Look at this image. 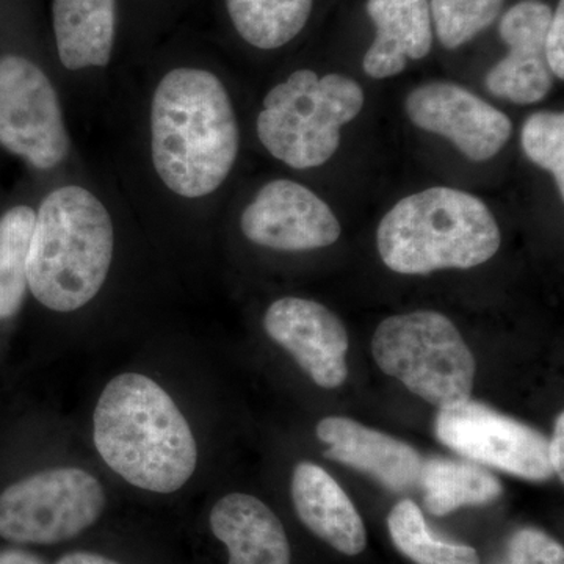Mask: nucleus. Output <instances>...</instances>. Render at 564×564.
Listing matches in <instances>:
<instances>
[{"instance_id":"obj_20","label":"nucleus","mask_w":564,"mask_h":564,"mask_svg":"<svg viewBox=\"0 0 564 564\" xmlns=\"http://www.w3.org/2000/svg\"><path fill=\"white\" fill-rule=\"evenodd\" d=\"M237 33L258 50H278L306 28L314 0H226Z\"/></svg>"},{"instance_id":"obj_3","label":"nucleus","mask_w":564,"mask_h":564,"mask_svg":"<svg viewBox=\"0 0 564 564\" xmlns=\"http://www.w3.org/2000/svg\"><path fill=\"white\" fill-rule=\"evenodd\" d=\"M113 248V221L106 206L79 185L57 188L43 199L35 215L29 289L55 313L80 310L101 291Z\"/></svg>"},{"instance_id":"obj_28","label":"nucleus","mask_w":564,"mask_h":564,"mask_svg":"<svg viewBox=\"0 0 564 564\" xmlns=\"http://www.w3.org/2000/svg\"><path fill=\"white\" fill-rule=\"evenodd\" d=\"M55 564H121L109 558V556L95 554V552H69L63 555Z\"/></svg>"},{"instance_id":"obj_14","label":"nucleus","mask_w":564,"mask_h":564,"mask_svg":"<svg viewBox=\"0 0 564 564\" xmlns=\"http://www.w3.org/2000/svg\"><path fill=\"white\" fill-rule=\"evenodd\" d=\"M317 436L328 445L325 458L361 470L393 491L419 484L423 459L403 441L347 417L323 419Z\"/></svg>"},{"instance_id":"obj_21","label":"nucleus","mask_w":564,"mask_h":564,"mask_svg":"<svg viewBox=\"0 0 564 564\" xmlns=\"http://www.w3.org/2000/svg\"><path fill=\"white\" fill-rule=\"evenodd\" d=\"M35 210L17 206L0 217V321L20 313L28 291V259Z\"/></svg>"},{"instance_id":"obj_1","label":"nucleus","mask_w":564,"mask_h":564,"mask_svg":"<svg viewBox=\"0 0 564 564\" xmlns=\"http://www.w3.org/2000/svg\"><path fill=\"white\" fill-rule=\"evenodd\" d=\"M239 124L225 85L210 70L177 68L162 77L151 106V150L163 184L182 198L221 187L237 161Z\"/></svg>"},{"instance_id":"obj_12","label":"nucleus","mask_w":564,"mask_h":564,"mask_svg":"<svg viewBox=\"0 0 564 564\" xmlns=\"http://www.w3.org/2000/svg\"><path fill=\"white\" fill-rule=\"evenodd\" d=\"M263 328L291 352L315 384L334 389L347 380V329L328 307L285 296L267 310Z\"/></svg>"},{"instance_id":"obj_2","label":"nucleus","mask_w":564,"mask_h":564,"mask_svg":"<svg viewBox=\"0 0 564 564\" xmlns=\"http://www.w3.org/2000/svg\"><path fill=\"white\" fill-rule=\"evenodd\" d=\"M93 425L104 462L137 488L176 492L195 473L191 425L165 389L144 375L115 377L99 397Z\"/></svg>"},{"instance_id":"obj_24","label":"nucleus","mask_w":564,"mask_h":564,"mask_svg":"<svg viewBox=\"0 0 564 564\" xmlns=\"http://www.w3.org/2000/svg\"><path fill=\"white\" fill-rule=\"evenodd\" d=\"M521 147L534 165L554 176L560 198H564V115L540 110L527 118Z\"/></svg>"},{"instance_id":"obj_22","label":"nucleus","mask_w":564,"mask_h":564,"mask_svg":"<svg viewBox=\"0 0 564 564\" xmlns=\"http://www.w3.org/2000/svg\"><path fill=\"white\" fill-rule=\"evenodd\" d=\"M393 545L415 564H480V556L469 545L437 540L413 500H402L388 518Z\"/></svg>"},{"instance_id":"obj_15","label":"nucleus","mask_w":564,"mask_h":564,"mask_svg":"<svg viewBox=\"0 0 564 564\" xmlns=\"http://www.w3.org/2000/svg\"><path fill=\"white\" fill-rule=\"evenodd\" d=\"M377 36L364 55L362 68L372 79H389L422 61L433 46L430 0H367Z\"/></svg>"},{"instance_id":"obj_26","label":"nucleus","mask_w":564,"mask_h":564,"mask_svg":"<svg viewBox=\"0 0 564 564\" xmlns=\"http://www.w3.org/2000/svg\"><path fill=\"white\" fill-rule=\"evenodd\" d=\"M544 55L549 69L558 77L564 79V0H558V6L552 14L551 24H549L547 33H545Z\"/></svg>"},{"instance_id":"obj_16","label":"nucleus","mask_w":564,"mask_h":564,"mask_svg":"<svg viewBox=\"0 0 564 564\" xmlns=\"http://www.w3.org/2000/svg\"><path fill=\"white\" fill-rule=\"evenodd\" d=\"M292 499L307 529L344 555H359L367 545L366 525L340 485L313 463L295 467Z\"/></svg>"},{"instance_id":"obj_27","label":"nucleus","mask_w":564,"mask_h":564,"mask_svg":"<svg viewBox=\"0 0 564 564\" xmlns=\"http://www.w3.org/2000/svg\"><path fill=\"white\" fill-rule=\"evenodd\" d=\"M564 415H558L555 423V432L552 441H549V459H551L554 474L558 475L560 480L564 481Z\"/></svg>"},{"instance_id":"obj_4","label":"nucleus","mask_w":564,"mask_h":564,"mask_svg":"<svg viewBox=\"0 0 564 564\" xmlns=\"http://www.w3.org/2000/svg\"><path fill=\"white\" fill-rule=\"evenodd\" d=\"M500 243L489 207L451 187L426 188L400 199L377 231L384 265L400 274L474 269L494 258Z\"/></svg>"},{"instance_id":"obj_25","label":"nucleus","mask_w":564,"mask_h":564,"mask_svg":"<svg viewBox=\"0 0 564 564\" xmlns=\"http://www.w3.org/2000/svg\"><path fill=\"white\" fill-rule=\"evenodd\" d=\"M505 564H564V549L541 530H518L508 541Z\"/></svg>"},{"instance_id":"obj_9","label":"nucleus","mask_w":564,"mask_h":564,"mask_svg":"<svg viewBox=\"0 0 564 564\" xmlns=\"http://www.w3.org/2000/svg\"><path fill=\"white\" fill-rule=\"evenodd\" d=\"M434 432L441 443L470 462L530 481H545L554 475L543 434L486 404L469 399L441 408Z\"/></svg>"},{"instance_id":"obj_10","label":"nucleus","mask_w":564,"mask_h":564,"mask_svg":"<svg viewBox=\"0 0 564 564\" xmlns=\"http://www.w3.org/2000/svg\"><path fill=\"white\" fill-rule=\"evenodd\" d=\"M404 109L415 128L451 140L473 162L496 158L513 132L503 111L454 82L419 85Z\"/></svg>"},{"instance_id":"obj_11","label":"nucleus","mask_w":564,"mask_h":564,"mask_svg":"<svg viewBox=\"0 0 564 564\" xmlns=\"http://www.w3.org/2000/svg\"><path fill=\"white\" fill-rule=\"evenodd\" d=\"M240 228L250 242L276 251L332 247L343 234L332 207L306 185L289 180L263 185L245 207Z\"/></svg>"},{"instance_id":"obj_13","label":"nucleus","mask_w":564,"mask_h":564,"mask_svg":"<svg viewBox=\"0 0 564 564\" xmlns=\"http://www.w3.org/2000/svg\"><path fill=\"white\" fill-rule=\"evenodd\" d=\"M552 14L543 0H521L503 14L499 33L510 52L486 74V90L492 96L532 106L551 93L554 74L545 62L544 41Z\"/></svg>"},{"instance_id":"obj_17","label":"nucleus","mask_w":564,"mask_h":564,"mask_svg":"<svg viewBox=\"0 0 564 564\" xmlns=\"http://www.w3.org/2000/svg\"><path fill=\"white\" fill-rule=\"evenodd\" d=\"M209 521L214 536L228 549V564H292L284 527L262 500L228 494L214 505Z\"/></svg>"},{"instance_id":"obj_5","label":"nucleus","mask_w":564,"mask_h":564,"mask_svg":"<svg viewBox=\"0 0 564 564\" xmlns=\"http://www.w3.org/2000/svg\"><path fill=\"white\" fill-rule=\"evenodd\" d=\"M364 101L361 85L350 77L295 70L263 99L259 140L291 169H317L339 150L340 129L361 113Z\"/></svg>"},{"instance_id":"obj_6","label":"nucleus","mask_w":564,"mask_h":564,"mask_svg":"<svg viewBox=\"0 0 564 564\" xmlns=\"http://www.w3.org/2000/svg\"><path fill=\"white\" fill-rule=\"evenodd\" d=\"M372 352L383 372L440 410L470 399L477 369L473 351L436 311L386 318L373 334Z\"/></svg>"},{"instance_id":"obj_19","label":"nucleus","mask_w":564,"mask_h":564,"mask_svg":"<svg viewBox=\"0 0 564 564\" xmlns=\"http://www.w3.org/2000/svg\"><path fill=\"white\" fill-rule=\"evenodd\" d=\"M419 485L433 516H447L463 507H481L502 496V485L474 462L432 458L422 463Z\"/></svg>"},{"instance_id":"obj_23","label":"nucleus","mask_w":564,"mask_h":564,"mask_svg":"<svg viewBox=\"0 0 564 564\" xmlns=\"http://www.w3.org/2000/svg\"><path fill=\"white\" fill-rule=\"evenodd\" d=\"M505 0H430L432 22L445 50H458L499 18Z\"/></svg>"},{"instance_id":"obj_8","label":"nucleus","mask_w":564,"mask_h":564,"mask_svg":"<svg viewBox=\"0 0 564 564\" xmlns=\"http://www.w3.org/2000/svg\"><path fill=\"white\" fill-rule=\"evenodd\" d=\"M0 144L39 170L61 165L69 152L57 91L21 55L0 57Z\"/></svg>"},{"instance_id":"obj_7","label":"nucleus","mask_w":564,"mask_h":564,"mask_svg":"<svg viewBox=\"0 0 564 564\" xmlns=\"http://www.w3.org/2000/svg\"><path fill=\"white\" fill-rule=\"evenodd\" d=\"M104 510L106 492L87 470H43L0 494V538L14 544L65 543L95 525Z\"/></svg>"},{"instance_id":"obj_18","label":"nucleus","mask_w":564,"mask_h":564,"mask_svg":"<svg viewBox=\"0 0 564 564\" xmlns=\"http://www.w3.org/2000/svg\"><path fill=\"white\" fill-rule=\"evenodd\" d=\"M55 41L70 70L109 65L117 28V0H54Z\"/></svg>"},{"instance_id":"obj_29","label":"nucleus","mask_w":564,"mask_h":564,"mask_svg":"<svg viewBox=\"0 0 564 564\" xmlns=\"http://www.w3.org/2000/svg\"><path fill=\"white\" fill-rule=\"evenodd\" d=\"M0 564H46L39 556L20 549H6L0 551Z\"/></svg>"}]
</instances>
